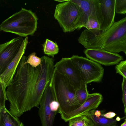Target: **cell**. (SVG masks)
<instances>
[{
	"label": "cell",
	"instance_id": "18",
	"mask_svg": "<svg viewBox=\"0 0 126 126\" xmlns=\"http://www.w3.org/2000/svg\"><path fill=\"white\" fill-rule=\"evenodd\" d=\"M43 51L45 54L54 57L59 51L58 46L57 43L47 39L43 45Z\"/></svg>",
	"mask_w": 126,
	"mask_h": 126
},
{
	"label": "cell",
	"instance_id": "28",
	"mask_svg": "<svg viewBox=\"0 0 126 126\" xmlns=\"http://www.w3.org/2000/svg\"><path fill=\"white\" fill-rule=\"evenodd\" d=\"M120 126H126V120Z\"/></svg>",
	"mask_w": 126,
	"mask_h": 126
},
{
	"label": "cell",
	"instance_id": "15",
	"mask_svg": "<svg viewBox=\"0 0 126 126\" xmlns=\"http://www.w3.org/2000/svg\"><path fill=\"white\" fill-rule=\"evenodd\" d=\"M24 125L13 115L5 107L0 108V126H24Z\"/></svg>",
	"mask_w": 126,
	"mask_h": 126
},
{
	"label": "cell",
	"instance_id": "10",
	"mask_svg": "<svg viewBox=\"0 0 126 126\" xmlns=\"http://www.w3.org/2000/svg\"><path fill=\"white\" fill-rule=\"evenodd\" d=\"M24 40L17 37L0 45V75L15 57Z\"/></svg>",
	"mask_w": 126,
	"mask_h": 126
},
{
	"label": "cell",
	"instance_id": "24",
	"mask_svg": "<svg viewBox=\"0 0 126 126\" xmlns=\"http://www.w3.org/2000/svg\"><path fill=\"white\" fill-rule=\"evenodd\" d=\"M123 92L122 101L124 107V112L126 115V79L123 77L122 84Z\"/></svg>",
	"mask_w": 126,
	"mask_h": 126
},
{
	"label": "cell",
	"instance_id": "6",
	"mask_svg": "<svg viewBox=\"0 0 126 126\" xmlns=\"http://www.w3.org/2000/svg\"><path fill=\"white\" fill-rule=\"evenodd\" d=\"M70 58L87 84L101 81L104 70L100 64L88 58L77 55H73Z\"/></svg>",
	"mask_w": 126,
	"mask_h": 126
},
{
	"label": "cell",
	"instance_id": "22",
	"mask_svg": "<svg viewBox=\"0 0 126 126\" xmlns=\"http://www.w3.org/2000/svg\"><path fill=\"white\" fill-rule=\"evenodd\" d=\"M84 27L88 30H100V25L98 21L92 18L88 20Z\"/></svg>",
	"mask_w": 126,
	"mask_h": 126
},
{
	"label": "cell",
	"instance_id": "14",
	"mask_svg": "<svg viewBox=\"0 0 126 126\" xmlns=\"http://www.w3.org/2000/svg\"><path fill=\"white\" fill-rule=\"evenodd\" d=\"M73 0L79 5L82 10L78 30L84 27L90 18H94L98 21L96 0Z\"/></svg>",
	"mask_w": 126,
	"mask_h": 126
},
{
	"label": "cell",
	"instance_id": "26",
	"mask_svg": "<svg viewBox=\"0 0 126 126\" xmlns=\"http://www.w3.org/2000/svg\"><path fill=\"white\" fill-rule=\"evenodd\" d=\"M52 111L53 112L58 111L59 107V105L58 103L55 100L52 101L49 105Z\"/></svg>",
	"mask_w": 126,
	"mask_h": 126
},
{
	"label": "cell",
	"instance_id": "21",
	"mask_svg": "<svg viewBox=\"0 0 126 126\" xmlns=\"http://www.w3.org/2000/svg\"><path fill=\"white\" fill-rule=\"evenodd\" d=\"M115 11L117 14L126 13V0H116Z\"/></svg>",
	"mask_w": 126,
	"mask_h": 126
},
{
	"label": "cell",
	"instance_id": "2",
	"mask_svg": "<svg viewBox=\"0 0 126 126\" xmlns=\"http://www.w3.org/2000/svg\"><path fill=\"white\" fill-rule=\"evenodd\" d=\"M87 48H100L115 53L126 50V16L114 22L105 31L96 30L83 31L78 39Z\"/></svg>",
	"mask_w": 126,
	"mask_h": 126
},
{
	"label": "cell",
	"instance_id": "8",
	"mask_svg": "<svg viewBox=\"0 0 126 126\" xmlns=\"http://www.w3.org/2000/svg\"><path fill=\"white\" fill-rule=\"evenodd\" d=\"M116 0H96L98 21L100 30H108L114 22Z\"/></svg>",
	"mask_w": 126,
	"mask_h": 126
},
{
	"label": "cell",
	"instance_id": "16",
	"mask_svg": "<svg viewBox=\"0 0 126 126\" xmlns=\"http://www.w3.org/2000/svg\"><path fill=\"white\" fill-rule=\"evenodd\" d=\"M92 111L86 114L90 117L94 126H117V121L116 119H108L101 115L97 117Z\"/></svg>",
	"mask_w": 126,
	"mask_h": 126
},
{
	"label": "cell",
	"instance_id": "11",
	"mask_svg": "<svg viewBox=\"0 0 126 126\" xmlns=\"http://www.w3.org/2000/svg\"><path fill=\"white\" fill-rule=\"evenodd\" d=\"M84 53L87 58L105 66L117 64L123 59L119 54L100 48H87Z\"/></svg>",
	"mask_w": 126,
	"mask_h": 126
},
{
	"label": "cell",
	"instance_id": "23",
	"mask_svg": "<svg viewBox=\"0 0 126 126\" xmlns=\"http://www.w3.org/2000/svg\"><path fill=\"white\" fill-rule=\"evenodd\" d=\"M115 69L117 73L126 79V60L121 61L117 64Z\"/></svg>",
	"mask_w": 126,
	"mask_h": 126
},
{
	"label": "cell",
	"instance_id": "19",
	"mask_svg": "<svg viewBox=\"0 0 126 126\" xmlns=\"http://www.w3.org/2000/svg\"><path fill=\"white\" fill-rule=\"evenodd\" d=\"M87 84L84 82L79 88L76 90V97L80 107L85 102L89 94L87 89Z\"/></svg>",
	"mask_w": 126,
	"mask_h": 126
},
{
	"label": "cell",
	"instance_id": "27",
	"mask_svg": "<svg viewBox=\"0 0 126 126\" xmlns=\"http://www.w3.org/2000/svg\"><path fill=\"white\" fill-rule=\"evenodd\" d=\"M101 115L107 118L112 119L116 115V114L114 112L110 111L106 113H101Z\"/></svg>",
	"mask_w": 126,
	"mask_h": 126
},
{
	"label": "cell",
	"instance_id": "30",
	"mask_svg": "<svg viewBox=\"0 0 126 126\" xmlns=\"http://www.w3.org/2000/svg\"><path fill=\"white\" fill-rule=\"evenodd\" d=\"M124 53H125V54L126 56V50L125 51Z\"/></svg>",
	"mask_w": 126,
	"mask_h": 126
},
{
	"label": "cell",
	"instance_id": "25",
	"mask_svg": "<svg viewBox=\"0 0 126 126\" xmlns=\"http://www.w3.org/2000/svg\"><path fill=\"white\" fill-rule=\"evenodd\" d=\"M7 100L6 93L3 92L2 88L0 87V108L5 107V102Z\"/></svg>",
	"mask_w": 126,
	"mask_h": 126
},
{
	"label": "cell",
	"instance_id": "4",
	"mask_svg": "<svg viewBox=\"0 0 126 126\" xmlns=\"http://www.w3.org/2000/svg\"><path fill=\"white\" fill-rule=\"evenodd\" d=\"M37 20L32 11L22 8L1 23L0 30L27 37L33 35L36 30Z\"/></svg>",
	"mask_w": 126,
	"mask_h": 126
},
{
	"label": "cell",
	"instance_id": "17",
	"mask_svg": "<svg viewBox=\"0 0 126 126\" xmlns=\"http://www.w3.org/2000/svg\"><path fill=\"white\" fill-rule=\"evenodd\" d=\"M68 126H94L90 117L86 114L70 119Z\"/></svg>",
	"mask_w": 126,
	"mask_h": 126
},
{
	"label": "cell",
	"instance_id": "29",
	"mask_svg": "<svg viewBox=\"0 0 126 126\" xmlns=\"http://www.w3.org/2000/svg\"><path fill=\"white\" fill-rule=\"evenodd\" d=\"M116 119L117 121H119L120 120V118L119 117H117Z\"/></svg>",
	"mask_w": 126,
	"mask_h": 126
},
{
	"label": "cell",
	"instance_id": "5",
	"mask_svg": "<svg viewBox=\"0 0 126 126\" xmlns=\"http://www.w3.org/2000/svg\"><path fill=\"white\" fill-rule=\"evenodd\" d=\"M82 11L73 0H65L56 5L54 16L63 32H73L78 30Z\"/></svg>",
	"mask_w": 126,
	"mask_h": 126
},
{
	"label": "cell",
	"instance_id": "1",
	"mask_svg": "<svg viewBox=\"0 0 126 126\" xmlns=\"http://www.w3.org/2000/svg\"><path fill=\"white\" fill-rule=\"evenodd\" d=\"M41 64L33 67L23 55L10 84L6 90L10 112L18 118L34 107H38L44 93L51 79L54 60L44 56Z\"/></svg>",
	"mask_w": 126,
	"mask_h": 126
},
{
	"label": "cell",
	"instance_id": "20",
	"mask_svg": "<svg viewBox=\"0 0 126 126\" xmlns=\"http://www.w3.org/2000/svg\"><path fill=\"white\" fill-rule=\"evenodd\" d=\"M41 58L36 55V53L33 52L29 55L27 57L26 63L32 67H36L40 65L41 63Z\"/></svg>",
	"mask_w": 126,
	"mask_h": 126
},
{
	"label": "cell",
	"instance_id": "12",
	"mask_svg": "<svg viewBox=\"0 0 126 126\" xmlns=\"http://www.w3.org/2000/svg\"><path fill=\"white\" fill-rule=\"evenodd\" d=\"M102 95L98 93L89 94L85 102L76 110L71 112L60 114L62 119L65 122L75 117L86 114L95 110L101 103Z\"/></svg>",
	"mask_w": 126,
	"mask_h": 126
},
{
	"label": "cell",
	"instance_id": "31",
	"mask_svg": "<svg viewBox=\"0 0 126 126\" xmlns=\"http://www.w3.org/2000/svg\"><path fill=\"white\" fill-rule=\"evenodd\" d=\"M125 120H126V119Z\"/></svg>",
	"mask_w": 126,
	"mask_h": 126
},
{
	"label": "cell",
	"instance_id": "7",
	"mask_svg": "<svg viewBox=\"0 0 126 126\" xmlns=\"http://www.w3.org/2000/svg\"><path fill=\"white\" fill-rule=\"evenodd\" d=\"M55 100L50 82L44 93L39 104L38 113L42 126H53L55 115L58 112L52 111L49 105Z\"/></svg>",
	"mask_w": 126,
	"mask_h": 126
},
{
	"label": "cell",
	"instance_id": "3",
	"mask_svg": "<svg viewBox=\"0 0 126 126\" xmlns=\"http://www.w3.org/2000/svg\"><path fill=\"white\" fill-rule=\"evenodd\" d=\"M50 83L59 105L58 113H66L80 107L76 97V90L65 76L55 68Z\"/></svg>",
	"mask_w": 126,
	"mask_h": 126
},
{
	"label": "cell",
	"instance_id": "13",
	"mask_svg": "<svg viewBox=\"0 0 126 126\" xmlns=\"http://www.w3.org/2000/svg\"><path fill=\"white\" fill-rule=\"evenodd\" d=\"M26 37L17 54L5 69L0 75V85L4 90L10 84L16 72L19 63L24 55L28 42Z\"/></svg>",
	"mask_w": 126,
	"mask_h": 126
},
{
	"label": "cell",
	"instance_id": "9",
	"mask_svg": "<svg viewBox=\"0 0 126 126\" xmlns=\"http://www.w3.org/2000/svg\"><path fill=\"white\" fill-rule=\"evenodd\" d=\"M54 68L67 77L76 90L85 82L70 57L62 58L56 63Z\"/></svg>",
	"mask_w": 126,
	"mask_h": 126
}]
</instances>
